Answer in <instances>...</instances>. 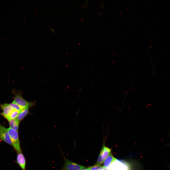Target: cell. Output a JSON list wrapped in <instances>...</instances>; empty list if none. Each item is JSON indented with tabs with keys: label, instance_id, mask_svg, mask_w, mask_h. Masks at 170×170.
I'll use <instances>...</instances> for the list:
<instances>
[{
	"label": "cell",
	"instance_id": "12",
	"mask_svg": "<svg viewBox=\"0 0 170 170\" xmlns=\"http://www.w3.org/2000/svg\"><path fill=\"white\" fill-rule=\"evenodd\" d=\"M19 113L18 111L13 109L6 119L8 121L16 119L17 118Z\"/></svg>",
	"mask_w": 170,
	"mask_h": 170
},
{
	"label": "cell",
	"instance_id": "13",
	"mask_svg": "<svg viewBox=\"0 0 170 170\" xmlns=\"http://www.w3.org/2000/svg\"><path fill=\"white\" fill-rule=\"evenodd\" d=\"M5 104L12 107L13 109L19 112L23 109L19 106L13 102L10 103H5Z\"/></svg>",
	"mask_w": 170,
	"mask_h": 170
},
{
	"label": "cell",
	"instance_id": "11",
	"mask_svg": "<svg viewBox=\"0 0 170 170\" xmlns=\"http://www.w3.org/2000/svg\"><path fill=\"white\" fill-rule=\"evenodd\" d=\"M29 110L28 107L23 108L19 112L18 116L17 118V119L20 121L28 114Z\"/></svg>",
	"mask_w": 170,
	"mask_h": 170
},
{
	"label": "cell",
	"instance_id": "6",
	"mask_svg": "<svg viewBox=\"0 0 170 170\" xmlns=\"http://www.w3.org/2000/svg\"><path fill=\"white\" fill-rule=\"evenodd\" d=\"M0 139L13 146L7 129L0 123Z\"/></svg>",
	"mask_w": 170,
	"mask_h": 170
},
{
	"label": "cell",
	"instance_id": "4",
	"mask_svg": "<svg viewBox=\"0 0 170 170\" xmlns=\"http://www.w3.org/2000/svg\"><path fill=\"white\" fill-rule=\"evenodd\" d=\"M64 165L61 170H80L86 167L70 161L64 156Z\"/></svg>",
	"mask_w": 170,
	"mask_h": 170
},
{
	"label": "cell",
	"instance_id": "2",
	"mask_svg": "<svg viewBox=\"0 0 170 170\" xmlns=\"http://www.w3.org/2000/svg\"><path fill=\"white\" fill-rule=\"evenodd\" d=\"M7 130L13 147L17 152L21 151L18 132L9 127L7 128Z\"/></svg>",
	"mask_w": 170,
	"mask_h": 170
},
{
	"label": "cell",
	"instance_id": "9",
	"mask_svg": "<svg viewBox=\"0 0 170 170\" xmlns=\"http://www.w3.org/2000/svg\"><path fill=\"white\" fill-rule=\"evenodd\" d=\"M0 107L2 112L1 115L6 118L13 110V109L10 106L7 105L5 103L1 104Z\"/></svg>",
	"mask_w": 170,
	"mask_h": 170
},
{
	"label": "cell",
	"instance_id": "5",
	"mask_svg": "<svg viewBox=\"0 0 170 170\" xmlns=\"http://www.w3.org/2000/svg\"><path fill=\"white\" fill-rule=\"evenodd\" d=\"M111 150L106 147L104 143L102 147L100 154L95 164L101 165L103 162L105 160L111 153Z\"/></svg>",
	"mask_w": 170,
	"mask_h": 170
},
{
	"label": "cell",
	"instance_id": "1",
	"mask_svg": "<svg viewBox=\"0 0 170 170\" xmlns=\"http://www.w3.org/2000/svg\"><path fill=\"white\" fill-rule=\"evenodd\" d=\"M12 93L14 95L13 97V102L17 104L21 108H23L31 107L35 104V102L34 101L29 102L25 100L22 97V91L19 90H17L15 89L12 90Z\"/></svg>",
	"mask_w": 170,
	"mask_h": 170
},
{
	"label": "cell",
	"instance_id": "8",
	"mask_svg": "<svg viewBox=\"0 0 170 170\" xmlns=\"http://www.w3.org/2000/svg\"><path fill=\"white\" fill-rule=\"evenodd\" d=\"M115 159L111 152L105 160L102 166L105 169L110 170L111 165Z\"/></svg>",
	"mask_w": 170,
	"mask_h": 170
},
{
	"label": "cell",
	"instance_id": "7",
	"mask_svg": "<svg viewBox=\"0 0 170 170\" xmlns=\"http://www.w3.org/2000/svg\"><path fill=\"white\" fill-rule=\"evenodd\" d=\"M17 162L22 170H26V161L25 158L21 151L17 152Z\"/></svg>",
	"mask_w": 170,
	"mask_h": 170
},
{
	"label": "cell",
	"instance_id": "17",
	"mask_svg": "<svg viewBox=\"0 0 170 170\" xmlns=\"http://www.w3.org/2000/svg\"></svg>",
	"mask_w": 170,
	"mask_h": 170
},
{
	"label": "cell",
	"instance_id": "14",
	"mask_svg": "<svg viewBox=\"0 0 170 170\" xmlns=\"http://www.w3.org/2000/svg\"><path fill=\"white\" fill-rule=\"evenodd\" d=\"M90 170H107L104 168L101 165L95 164L93 166L89 167Z\"/></svg>",
	"mask_w": 170,
	"mask_h": 170
},
{
	"label": "cell",
	"instance_id": "16",
	"mask_svg": "<svg viewBox=\"0 0 170 170\" xmlns=\"http://www.w3.org/2000/svg\"><path fill=\"white\" fill-rule=\"evenodd\" d=\"M170 136V129L169 130V133L168 134V136Z\"/></svg>",
	"mask_w": 170,
	"mask_h": 170
},
{
	"label": "cell",
	"instance_id": "15",
	"mask_svg": "<svg viewBox=\"0 0 170 170\" xmlns=\"http://www.w3.org/2000/svg\"><path fill=\"white\" fill-rule=\"evenodd\" d=\"M80 170H90V169H89V168H84L83 169H81Z\"/></svg>",
	"mask_w": 170,
	"mask_h": 170
},
{
	"label": "cell",
	"instance_id": "3",
	"mask_svg": "<svg viewBox=\"0 0 170 170\" xmlns=\"http://www.w3.org/2000/svg\"><path fill=\"white\" fill-rule=\"evenodd\" d=\"M110 170H130V168L127 163L115 158L111 165Z\"/></svg>",
	"mask_w": 170,
	"mask_h": 170
},
{
	"label": "cell",
	"instance_id": "10",
	"mask_svg": "<svg viewBox=\"0 0 170 170\" xmlns=\"http://www.w3.org/2000/svg\"><path fill=\"white\" fill-rule=\"evenodd\" d=\"M9 127L18 132L20 122L17 118L8 121Z\"/></svg>",
	"mask_w": 170,
	"mask_h": 170
}]
</instances>
